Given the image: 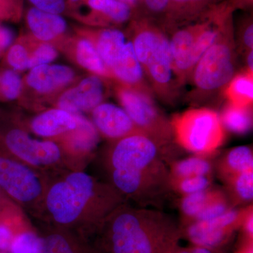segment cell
<instances>
[{
	"mask_svg": "<svg viewBox=\"0 0 253 253\" xmlns=\"http://www.w3.org/2000/svg\"><path fill=\"white\" fill-rule=\"evenodd\" d=\"M92 121L98 132L111 140L117 141L137 133H144L124 109L109 103H101L93 110Z\"/></svg>",
	"mask_w": 253,
	"mask_h": 253,
	"instance_id": "13",
	"label": "cell"
},
{
	"mask_svg": "<svg viewBox=\"0 0 253 253\" xmlns=\"http://www.w3.org/2000/svg\"><path fill=\"white\" fill-rule=\"evenodd\" d=\"M226 1L234 10L251 9L253 3V0H226Z\"/></svg>",
	"mask_w": 253,
	"mask_h": 253,
	"instance_id": "44",
	"label": "cell"
},
{
	"mask_svg": "<svg viewBox=\"0 0 253 253\" xmlns=\"http://www.w3.org/2000/svg\"><path fill=\"white\" fill-rule=\"evenodd\" d=\"M77 119L76 129L69 131L70 149L71 154L87 156L91 154L97 146L99 134L94 124L81 114H73Z\"/></svg>",
	"mask_w": 253,
	"mask_h": 253,
	"instance_id": "22",
	"label": "cell"
},
{
	"mask_svg": "<svg viewBox=\"0 0 253 253\" xmlns=\"http://www.w3.org/2000/svg\"><path fill=\"white\" fill-rule=\"evenodd\" d=\"M97 235L107 253H165L182 239L180 224L169 214L128 202L108 216Z\"/></svg>",
	"mask_w": 253,
	"mask_h": 253,
	"instance_id": "2",
	"label": "cell"
},
{
	"mask_svg": "<svg viewBox=\"0 0 253 253\" xmlns=\"http://www.w3.org/2000/svg\"><path fill=\"white\" fill-rule=\"evenodd\" d=\"M212 176L200 175L169 179L171 191L182 196L207 189L213 185Z\"/></svg>",
	"mask_w": 253,
	"mask_h": 253,
	"instance_id": "31",
	"label": "cell"
},
{
	"mask_svg": "<svg viewBox=\"0 0 253 253\" xmlns=\"http://www.w3.org/2000/svg\"><path fill=\"white\" fill-rule=\"evenodd\" d=\"M169 0H139L136 16L154 20L159 23Z\"/></svg>",
	"mask_w": 253,
	"mask_h": 253,
	"instance_id": "36",
	"label": "cell"
},
{
	"mask_svg": "<svg viewBox=\"0 0 253 253\" xmlns=\"http://www.w3.org/2000/svg\"><path fill=\"white\" fill-rule=\"evenodd\" d=\"M37 9L51 13L60 14L66 9L65 0H29Z\"/></svg>",
	"mask_w": 253,
	"mask_h": 253,
	"instance_id": "39",
	"label": "cell"
},
{
	"mask_svg": "<svg viewBox=\"0 0 253 253\" xmlns=\"http://www.w3.org/2000/svg\"><path fill=\"white\" fill-rule=\"evenodd\" d=\"M0 50H1V49H0Z\"/></svg>",
	"mask_w": 253,
	"mask_h": 253,
	"instance_id": "51",
	"label": "cell"
},
{
	"mask_svg": "<svg viewBox=\"0 0 253 253\" xmlns=\"http://www.w3.org/2000/svg\"><path fill=\"white\" fill-rule=\"evenodd\" d=\"M239 236L234 253H253V239Z\"/></svg>",
	"mask_w": 253,
	"mask_h": 253,
	"instance_id": "42",
	"label": "cell"
},
{
	"mask_svg": "<svg viewBox=\"0 0 253 253\" xmlns=\"http://www.w3.org/2000/svg\"><path fill=\"white\" fill-rule=\"evenodd\" d=\"M165 253H191L190 247H183L179 243L173 245Z\"/></svg>",
	"mask_w": 253,
	"mask_h": 253,
	"instance_id": "47",
	"label": "cell"
},
{
	"mask_svg": "<svg viewBox=\"0 0 253 253\" xmlns=\"http://www.w3.org/2000/svg\"><path fill=\"white\" fill-rule=\"evenodd\" d=\"M107 172L109 183L127 202L132 201L139 207H158L172 192L166 164L149 169H112Z\"/></svg>",
	"mask_w": 253,
	"mask_h": 253,
	"instance_id": "6",
	"label": "cell"
},
{
	"mask_svg": "<svg viewBox=\"0 0 253 253\" xmlns=\"http://www.w3.org/2000/svg\"><path fill=\"white\" fill-rule=\"evenodd\" d=\"M236 69L237 51L231 14L223 25L217 40L195 65L189 79L198 94L206 99L223 92L235 76Z\"/></svg>",
	"mask_w": 253,
	"mask_h": 253,
	"instance_id": "3",
	"label": "cell"
},
{
	"mask_svg": "<svg viewBox=\"0 0 253 253\" xmlns=\"http://www.w3.org/2000/svg\"><path fill=\"white\" fill-rule=\"evenodd\" d=\"M27 22L35 36L43 41L54 39L66 31L67 23L59 14L33 7L28 11Z\"/></svg>",
	"mask_w": 253,
	"mask_h": 253,
	"instance_id": "21",
	"label": "cell"
},
{
	"mask_svg": "<svg viewBox=\"0 0 253 253\" xmlns=\"http://www.w3.org/2000/svg\"><path fill=\"white\" fill-rule=\"evenodd\" d=\"M25 227L20 212L0 219V251L9 253L15 236Z\"/></svg>",
	"mask_w": 253,
	"mask_h": 253,
	"instance_id": "33",
	"label": "cell"
},
{
	"mask_svg": "<svg viewBox=\"0 0 253 253\" xmlns=\"http://www.w3.org/2000/svg\"><path fill=\"white\" fill-rule=\"evenodd\" d=\"M169 156L151 136L137 133L115 141L105 156L104 166L106 171L149 169L166 164Z\"/></svg>",
	"mask_w": 253,
	"mask_h": 253,
	"instance_id": "9",
	"label": "cell"
},
{
	"mask_svg": "<svg viewBox=\"0 0 253 253\" xmlns=\"http://www.w3.org/2000/svg\"><path fill=\"white\" fill-rule=\"evenodd\" d=\"M0 253H7L2 252V251H0Z\"/></svg>",
	"mask_w": 253,
	"mask_h": 253,
	"instance_id": "50",
	"label": "cell"
},
{
	"mask_svg": "<svg viewBox=\"0 0 253 253\" xmlns=\"http://www.w3.org/2000/svg\"><path fill=\"white\" fill-rule=\"evenodd\" d=\"M75 115L61 109H51L36 116L31 123L32 130L43 137H53L76 129Z\"/></svg>",
	"mask_w": 253,
	"mask_h": 253,
	"instance_id": "19",
	"label": "cell"
},
{
	"mask_svg": "<svg viewBox=\"0 0 253 253\" xmlns=\"http://www.w3.org/2000/svg\"><path fill=\"white\" fill-rule=\"evenodd\" d=\"M222 182L226 196L234 208H243L253 204V171L230 176Z\"/></svg>",
	"mask_w": 253,
	"mask_h": 253,
	"instance_id": "24",
	"label": "cell"
},
{
	"mask_svg": "<svg viewBox=\"0 0 253 253\" xmlns=\"http://www.w3.org/2000/svg\"><path fill=\"white\" fill-rule=\"evenodd\" d=\"M243 209L234 208L219 217L180 225L181 238L192 246L223 249L239 231Z\"/></svg>",
	"mask_w": 253,
	"mask_h": 253,
	"instance_id": "10",
	"label": "cell"
},
{
	"mask_svg": "<svg viewBox=\"0 0 253 253\" xmlns=\"http://www.w3.org/2000/svg\"><path fill=\"white\" fill-rule=\"evenodd\" d=\"M142 69L153 93L166 104L175 102L181 84L173 68L168 36L149 56Z\"/></svg>",
	"mask_w": 253,
	"mask_h": 253,
	"instance_id": "11",
	"label": "cell"
},
{
	"mask_svg": "<svg viewBox=\"0 0 253 253\" xmlns=\"http://www.w3.org/2000/svg\"><path fill=\"white\" fill-rule=\"evenodd\" d=\"M42 245L41 236L26 226L15 236L9 253H41Z\"/></svg>",
	"mask_w": 253,
	"mask_h": 253,
	"instance_id": "32",
	"label": "cell"
},
{
	"mask_svg": "<svg viewBox=\"0 0 253 253\" xmlns=\"http://www.w3.org/2000/svg\"><path fill=\"white\" fill-rule=\"evenodd\" d=\"M118 98L136 126L157 141L171 156L176 144L172 125L155 104L153 96L127 86L119 89Z\"/></svg>",
	"mask_w": 253,
	"mask_h": 253,
	"instance_id": "8",
	"label": "cell"
},
{
	"mask_svg": "<svg viewBox=\"0 0 253 253\" xmlns=\"http://www.w3.org/2000/svg\"><path fill=\"white\" fill-rule=\"evenodd\" d=\"M249 171H253V152L251 146L232 148L214 161V172L221 181Z\"/></svg>",
	"mask_w": 253,
	"mask_h": 253,
	"instance_id": "20",
	"label": "cell"
},
{
	"mask_svg": "<svg viewBox=\"0 0 253 253\" xmlns=\"http://www.w3.org/2000/svg\"><path fill=\"white\" fill-rule=\"evenodd\" d=\"M207 22V14L197 21L166 32L169 40L173 68L181 84L189 79L191 73L190 57L195 42Z\"/></svg>",
	"mask_w": 253,
	"mask_h": 253,
	"instance_id": "12",
	"label": "cell"
},
{
	"mask_svg": "<svg viewBox=\"0 0 253 253\" xmlns=\"http://www.w3.org/2000/svg\"><path fill=\"white\" fill-rule=\"evenodd\" d=\"M0 145L18 161L41 172L46 173L52 169L59 172L66 164L59 145L54 141L33 139L21 128L10 126L2 118H0Z\"/></svg>",
	"mask_w": 253,
	"mask_h": 253,
	"instance_id": "7",
	"label": "cell"
},
{
	"mask_svg": "<svg viewBox=\"0 0 253 253\" xmlns=\"http://www.w3.org/2000/svg\"><path fill=\"white\" fill-rule=\"evenodd\" d=\"M88 4L104 19L116 24L128 22L136 16L134 9L118 0H88Z\"/></svg>",
	"mask_w": 253,
	"mask_h": 253,
	"instance_id": "29",
	"label": "cell"
},
{
	"mask_svg": "<svg viewBox=\"0 0 253 253\" xmlns=\"http://www.w3.org/2000/svg\"><path fill=\"white\" fill-rule=\"evenodd\" d=\"M74 77L73 70L61 65H42L33 68L28 74L27 83L36 91L49 92L65 85Z\"/></svg>",
	"mask_w": 253,
	"mask_h": 253,
	"instance_id": "18",
	"label": "cell"
},
{
	"mask_svg": "<svg viewBox=\"0 0 253 253\" xmlns=\"http://www.w3.org/2000/svg\"><path fill=\"white\" fill-rule=\"evenodd\" d=\"M6 61L14 69L23 71L30 68V58L23 46L15 44L8 51Z\"/></svg>",
	"mask_w": 253,
	"mask_h": 253,
	"instance_id": "37",
	"label": "cell"
},
{
	"mask_svg": "<svg viewBox=\"0 0 253 253\" xmlns=\"http://www.w3.org/2000/svg\"><path fill=\"white\" fill-rule=\"evenodd\" d=\"M41 236V253H98L87 239L61 226L48 223Z\"/></svg>",
	"mask_w": 253,
	"mask_h": 253,
	"instance_id": "16",
	"label": "cell"
},
{
	"mask_svg": "<svg viewBox=\"0 0 253 253\" xmlns=\"http://www.w3.org/2000/svg\"><path fill=\"white\" fill-rule=\"evenodd\" d=\"M245 69L248 72L253 73V50L244 54Z\"/></svg>",
	"mask_w": 253,
	"mask_h": 253,
	"instance_id": "46",
	"label": "cell"
},
{
	"mask_svg": "<svg viewBox=\"0 0 253 253\" xmlns=\"http://www.w3.org/2000/svg\"><path fill=\"white\" fill-rule=\"evenodd\" d=\"M118 1H121V2L125 3V4L129 5L132 9H134L136 13V7L139 3V0H118Z\"/></svg>",
	"mask_w": 253,
	"mask_h": 253,
	"instance_id": "48",
	"label": "cell"
},
{
	"mask_svg": "<svg viewBox=\"0 0 253 253\" xmlns=\"http://www.w3.org/2000/svg\"><path fill=\"white\" fill-rule=\"evenodd\" d=\"M104 96V83L97 76H92L63 94L58 105L59 109L72 114H81L93 111L101 104Z\"/></svg>",
	"mask_w": 253,
	"mask_h": 253,
	"instance_id": "14",
	"label": "cell"
},
{
	"mask_svg": "<svg viewBox=\"0 0 253 253\" xmlns=\"http://www.w3.org/2000/svg\"><path fill=\"white\" fill-rule=\"evenodd\" d=\"M49 175L18 161L0 145V188L18 207L41 217Z\"/></svg>",
	"mask_w": 253,
	"mask_h": 253,
	"instance_id": "5",
	"label": "cell"
},
{
	"mask_svg": "<svg viewBox=\"0 0 253 253\" xmlns=\"http://www.w3.org/2000/svg\"><path fill=\"white\" fill-rule=\"evenodd\" d=\"M14 34L9 28L0 26V49H6L12 44Z\"/></svg>",
	"mask_w": 253,
	"mask_h": 253,
	"instance_id": "43",
	"label": "cell"
},
{
	"mask_svg": "<svg viewBox=\"0 0 253 253\" xmlns=\"http://www.w3.org/2000/svg\"><path fill=\"white\" fill-rule=\"evenodd\" d=\"M239 231L240 235L250 238V239H253V204L244 207Z\"/></svg>",
	"mask_w": 253,
	"mask_h": 253,
	"instance_id": "40",
	"label": "cell"
},
{
	"mask_svg": "<svg viewBox=\"0 0 253 253\" xmlns=\"http://www.w3.org/2000/svg\"><path fill=\"white\" fill-rule=\"evenodd\" d=\"M22 88V82L17 73L12 70L4 71L0 77V91L3 97L14 100L19 96Z\"/></svg>",
	"mask_w": 253,
	"mask_h": 253,
	"instance_id": "35",
	"label": "cell"
},
{
	"mask_svg": "<svg viewBox=\"0 0 253 253\" xmlns=\"http://www.w3.org/2000/svg\"><path fill=\"white\" fill-rule=\"evenodd\" d=\"M224 0H169L159 21L166 32L197 21Z\"/></svg>",
	"mask_w": 253,
	"mask_h": 253,
	"instance_id": "15",
	"label": "cell"
},
{
	"mask_svg": "<svg viewBox=\"0 0 253 253\" xmlns=\"http://www.w3.org/2000/svg\"><path fill=\"white\" fill-rule=\"evenodd\" d=\"M126 44V36L122 31L109 28L100 32L95 48L105 65L111 69Z\"/></svg>",
	"mask_w": 253,
	"mask_h": 253,
	"instance_id": "27",
	"label": "cell"
},
{
	"mask_svg": "<svg viewBox=\"0 0 253 253\" xmlns=\"http://www.w3.org/2000/svg\"><path fill=\"white\" fill-rule=\"evenodd\" d=\"M111 70L118 79L129 87L152 96L153 91L145 79L144 71L136 58L131 42H126Z\"/></svg>",
	"mask_w": 253,
	"mask_h": 253,
	"instance_id": "17",
	"label": "cell"
},
{
	"mask_svg": "<svg viewBox=\"0 0 253 253\" xmlns=\"http://www.w3.org/2000/svg\"><path fill=\"white\" fill-rule=\"evenodd\" d=\"M219 118L224 129L236 134H246L253 127V106H239L227 102Z\"/></svg>",
	"mask_w": 253,
	"mask_h": 253,
	"instance_id": "26",
	"label": "cell"
},
{
	"mask_svg": "<svg viewBox=\"0 0 253 253\" xmlns=\"http://www.w3.org/2000/svg\"><path fill=\"white\" fill-rule=\"evenodd\" d=\"M191 253H226L223 249H211V248L202 247V246H190Z\"/></svg>",
	"mask_w": 253,
	"mask_h": 253,
	"instance_id": "45",
	"label": "cell"
},
{
	"mask_svg": "<svg viewBox=\"0 0 253 253\" xmlns=\"http://www.w3.org/2000/svg\"><path fill=\"white\" fill-rule=\"evenodd\" d=\"M20 208L8 197L0 188V219L7 217L19 211Z\"/></svg>",
	"mask_w": 253,
	"mask_h": 253,
	"instance_id": "41",
	"label": "cell"
},
{
	"mask_svg": "<svg viewBox=\"0 0 253 253\" xmlns=\"http://www.w3.org/2000/svg\"><path fill=\"white\" fill-rule=\"evenodd\" d=\"M71 1H78V0H71Z\"/></svg>",
	"mask_w": 253,
	"mask_h": 253,
	"instance_id": "49",
	"label": "cell"
},
{
	"mask_svg": "<svg viewBox=\"0 0 253 253\" xmlns=\"http://www.w3.org/2000/svg\"><path fill=\"white\" fill-rule=\"evenodd\" d=\"M236 51L244 56L253 50V23L252 16H246L241 20L238 28L235 41Z\"/></svg>",
	"mask_w": 253,
	"mask_h": 253,
	"instance_id": "34",
	"label": "cell"
},
{
	"mask_svg": "<svg viewBox=\"0 0 253 253\" xmlns=\"http://www.w3.org/2000/svg\"><path fill=\"white\" fill-rule=\"evenodd\" d=\"M169 179L193 176H213L214 161L212 156L194 155L169 163Z\"/></svg>",
	"mask_w": 253,
	"mask_h": 253,
	"instance_id": "23",
	"label": "cell"
},
{
	"mask_svg": "<svg viewBox=\"0 0 253 253\" xmlns=\"http://www.w3.org/2000/svg\"><path fill=\"white\" fill-rule=\"evenodd\" d=\"M57 56L56 49L50 44H42L30 58V68L46 65L54 61Z\"/></svg>",
	"mask_w": 253,
	"mask_h": 253,
	"instance_id": "38",
	"label": "cell"
},
{
	"mask_svg": "<svg viewBox=\"0 0 253 253\" xmlns=\"http://www.w3.org/2000/svg\"><path fill=\"white\" fill-rule=\"evenodd\" d=\"M221 188L211 186L207 189L181 196L178 203L181 215L180 225L194 221L201 211L215 197Z\"/></svg>",
	"mask_w": 253,
	"mask_h": 253,
	"instance_id": "25",
	"label": "cell"
},
{
	"mask_svg": "<svg viewBox=\"0 0 253 253\" xmlns=\"http://www.w3.org/2000/svg\"><path fill=\"white\" fill-rule=\"evenodd\" d=\"M228 102L239 106H253V73L246 70L237 73L223 91Z\"/></svg>",
	"mask_w": 253,
	"mask_h": 253,
	"instance_id": "28",
	"label": "cell"
},
{
	"mask_svg": "<svg viewBox=\"0 0 253 253\" xmlns=\"http://www.w3.org/2000/svg\"><path fill=\"white\" fill-rule=\"evenodd\" d=\"M56 173L49 175L41 214L49 224L88 239L97 234L116 208L127 202L110 183L83 171Z\"/></svg>",
	"mask_w": 253,
	"mask_h": 253,
	"instance_id": "1",
	"label": "cell"
},
{
	"mask_svg": "<svg viewBox=\"0 0 253 253\" xmlns=\"http://www.w3.org/2000/svg\"><path fill=\"white\" fill-rule=\"evenodd\" d=\"M77 59L83 67L91 72L102 76L107 75V66L105 65L90 41L82 40L79 42L77 46Z\"/></svg>",
	"mask_w": 253,
	"mask_h": 253,
	"instance_id": "30",
	"label": "cell"
},
{
	"mask_svg": "<svg viewBox=\"0 0 253 253\" xmlns=\"http://www.w3.org/2000/svg\"><path fill=\"white\" fill-rule=\"evenodd\" d=\"M170 122L176 144L194 155L213 156L225 141V129L214 110L194 108L174 115Z\"/></svg>",
	"mask_w": 253,
	"mask_h": 253,
	"instance_id": "4",
	"label": "cell"
}]
</instances>
